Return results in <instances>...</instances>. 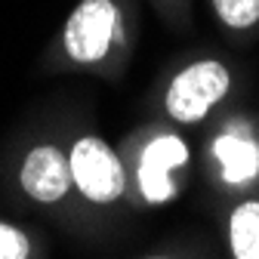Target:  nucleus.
I'll return each instance as SVG.
<instances>
[{"instance_id":"nucleus-1","label":"nucleus","mask_w":259,"mask_h":259,"mask_svg":"<svg viewBox=\"0 0 259 259\" xmlns=\"http://www.w3.org/2000/svg\"><path fill=\"white\" fill-rule=\"evenodd\" d=\"M225 90H229V71L219 62L188 65L167 90V111L182 123H194L210 111L213 102L222 99Z\"/></svg>"},{"instance_id":"nucleus-2","label":"nucleus","mask_w":259,"mask_h":259,"mask_svg":"<svg viewBox=\"0 0 259 259\" xmlns=\"http://www.w3.org/2000/svg\"><path fill=\"white\" fill-rule=\"evenodd\" d=\"M68 167L77 188L96 204H111L123 194V182H126L123 167L102 139L96 136L80 139L68 157Z\"/></svg>"},{"instance_id":"nucleus-3","label":"nucleus","mask_w":259,"mask_h":259,"mask_svg":"<svg viewBox=\"0 0 259 259\" xmlns=\"http://www.w3.org/2000/svg\"><path fill=\"white\" fill-rule=\"evenodd\" d=\"M117 10L111 0H83L65 25V50L74 62H99L114 37Z\"/></svg>"},{"instance_id":"nucleus-4","label":"nucleus","mask_w":259,"mask_h":259,"mask_svg":"<svg viewBox=\"0 0 259 259\" xmlns=\"http://www.w3.org/2000/svg\"><path fill=\"white\" fill-rule=\"evenodd\" d=\"M188 160V148L176 136H157L148 142L142 151V164H139V188L145 194V201L151 204H164L173 198V185H170V170L182 167Z\"/></svg>"},{"instance_id":"nucleus-5","label":"nucleus","mask_w":259,"mask_h":259,"mask_svg":"<svg viewBox=\"0 0 259 259\" xmlns=\"http://www.w3.org/2000/svg\"><path fill=\"white\" fill-rule=\"evenodd\" d=\"M71 182V167L53 145H37L22 164V188L40 204L59 201Z\"/></svg>"},{"instance_id":"nucleus-6","label":"nucleus","mask_w":259,"mask_h":259,"mask_svg":"<svg viewBox=\"0 0 259 259\" xmlns=\"http://www.w3.org/2000/svg\"><path fill=\"white\" fill-rule=\"evenodd\" d=\"M213 151L222 164V179L229 185H241V182H250L259 176V145L253 139L219 136Z\"/></svg>"},{"instance_id":"nucleus-7","label":"nucleus","mask_w":259,"mask_h":259,"mask_svg":"<svg viewBox=\"0 0 259 259\" xmlns=\"http://www.w3.org/2000/svg\"><path fill=\"white\" fill-rule=\"evenodd\" d=\"M232 250L235 259H259V201L241 204L232 213Z\"/></svg>"},{"instance_id":"nucleus-8","label":"nucleus","mask_w":259,"mask_h":259,"mask_svg":"<svg viewBox=\"0 0 259 259\" xmlns=\"http://www.w3.org/2000/svg\"><path fill=\"white\" fill-rule=\"evenodd\" d=\"M219 19L232 28H247L259 19V0H213Z\"/></svg>"},{"instance_id":"nucleus-9","label":"nucleus","mask_w":259,"mask_h":259,"mask_svg":"<svg viewBox=\"0 0 259 259\" xmlns=\"http://www.w3.org/2000/svg\"><path fill=\"white\" fill-rule=\"evenodd\" d=\"M28 253H31L28 238L13 225L0 222V259H28Z\"/></svg>"}]
</instances>
